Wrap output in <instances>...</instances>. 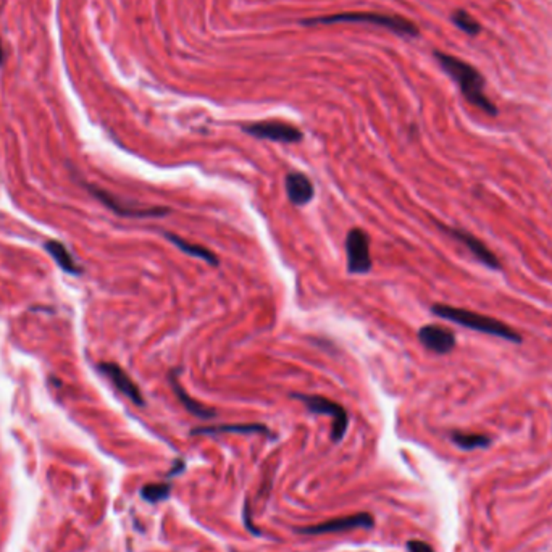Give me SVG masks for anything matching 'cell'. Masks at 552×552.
I'll return each instance as SVG.
<instances>
[{"instance_id": "6da1fadb", "label": "cell", "mask_w": 552, "mask_h": 552, "mask_svg": "<svg viewBox=\"0 0 552 552\" xmlns=\"http://www.w3.org/2000/svg\"><path fill=\"white\" fill-rule=\"evenodd\" d=\"M436 58L439 60L443 70L448 73L455 82H457L463 97L470 102V104L478 107V109H481L483 111H486L488 115L497 113L496 107L493 105V102L488 99L486 94H484L483 76L479 75L472 65L462 62L460 58L445 55V53H436Z\"/></svg>"}, {"instance_id": "7a4b0ae2", "label": "cell", "mask_w": 552, "mask_h": 552, "mask_svg": "<svg viewBox=\"0 0 552 552\" xmlns=\"http://www.w3.org/2000/svg\"><path fill=\"white\" fill-rule=\"evenodd\" d=\"M431 312L438 315L441 318L449 320V322L462 324V326L468 329H473V331L491 334V336L507 339V341L510 342H517V344L522 342L520 334L497 318L486 317V315L472 312V310L467 309L450 307V305H444V304L433 305V307H431Z\"/></svg>"}, {"instance_id": "3957f363", "label": "cell", "mask_w": 552, "mask_h": 552, "mask_svg": "<svg viewBox=\"0 0 552 552\" xmlns=\"http://www.w3.org/2000/svg\"><path fill=\"white\" fill-rule=\"evenodd\" d=\"M304 26H315V24H334V23H367L373 26L386 28L389 31H394L401 36H416L418 28L409 19L397 17V15H383V13H367V12H347V13H336L329 17H318V18H307L300 21Z\"/></svg>"}, {"instance_id": "277c9868", "label": "cell", "mask_w": 552, "mask_h": 552, "mask_svg": "<svg viewBox=\"0 0 552 552\" xmlns=\"http://www.w3.org/2000/svg\"><path fill=\"white\" fill-rule=\"evenodd\" d=\"M293 399H297L300 402H304L305 407L312 412V414L317 415H328L333 418V426H331V439L334 443H339L346 434L347 426H349V415L346 409L338 402H334L331 399L324 396L318 394H302V392H293L291 394Z\"/></svg>"}, {"instance_id": "5b68a950", "label": "cell", "mask_w": 552, "mask_h": 552, "mask_svg": "<svg viewBox=\"0 0 552 552\" xmlns=\"http://www.w3.org/2000/svg\"><path fill=\"white\" fill-rule=\"evenodd\" d=\"M241 129L246 134L257 139L273 140V142L281 144H297L302 140V131L295 126L284 123L278 120H265V121H254V123L241 125Z\"/></svg>"}, {"instance_id": "8992f818", "label": "cell", "mask_w": 552, "mask_h": 552, "mask_svg": "<svg viewBox=\"0 0 552 552\" xmlns=\"http://www.w3.org/2000/svg\"><path fill=\"white\" fill-rule=\"evenodd\" d=\"M347 271L351 275H367L371 270L370 236L362 228H352L346 236Z\"/></svg>"}, {"instance_id": "52a82bcc", "label": "cell", "mask_w": 552, "mask_h": 552, "mask_svg": "<svg viewBox=\"0 0 552 552\" xmlns=\"http://www.w3.org/2000/svg\"><path fill=\"white\" fill-rule=\"evenodd\" d=\"M87 189L92 192V196L99 199V201L104 203L105 207H109L110 210H113L115 213H118L121 217H129V218H160V217H167L172 213V208L168 207H142V205H131V203L121 202L120 199H116L111 194L102 191V189H97L94 186H87Z\"/></svg>"}, {"instance_id": "ba28073f", "label": "cell", "mask_w": 552, "mask_h": 552, "mask_svg": "<svg viewBox=\"0 0 552 552\" xmlns=\"http://www.w3.org/2000/svg\"><path fill=\"white\" fill-rule=\"evenodd\" d=\"M373 517L367 512L356 513L342 518H333V520L323 522L320 525L297 528V533L302 535H326V533H339V531H351L358 530V528H371Z\"/></svg>"}, {"instance_id": "9c48e42d", "label": "cell", "mask_w": 552, "mask_h": 552, "mask_svg": "<svg viewBox=\"0 0 552 552\" xmlns=\"http://www.w3.org/2000/svg\"><path fill=\"white\" fill-rule=\"evenodd\" d=\"M99 371L104 375L107 380H109L111 385H113L116 389H118L121 394L128 397V399L133 402V404L142 407L145 405V401L142 397V392H140L139 386L131 380V376L126 373L123 368H121L118 363L113 362H102L97 365Z\"/></svg>"}, {"instance_id": "30bf717a", "label": "cell", "mask_w": 552, "mask_h": 552, "mask_svg": "<svg viewBox=\"0 0 552 552\" xmlns=\"http://www.w3.org/2000/svg\"><path fill=\"white\" fill-rule=\"evenodd\" d=\"M418 341L428 351L444 356L455 347V334L443 324H425L418 329Z\"/></svg>"}, {"instance_id": "8fae6325", "label": "cell", "mask_w": 552, "mask_h": 552, "mask_svg": "<svg viewBox=\"0 0 552 552\" xmlns=\"http://www.w3.org/2000/svg\"><path fill=\"white\" fill-rule=\"evenodd\" d=\"M438 226L443 231L448 232V234L452 236L455 241L462 242V244L467 247L470 252H472L473 257H477V259L481 261L483 265H486L488 268H493V270L501 268V261H499L497 257L494 255L493 252L489 250V247L484 246V242L479 241L477 236L470 234V232L463 231V230H457V228L444 226V225H441V223H438Z\"/></svg>"}, {"instance_id": "7c38bea8", "label": "cell", "mask_w": 552, "mask_h": 552, "mask_svg": "<svg viewBox=\"0 0 552 552\" xmlns=\"http://www.w3.org/2000/svg\"><path fill=\"white\" fill-rule=\"evenodd\" d=\"M286 196L293 205L302 207L315 196V187L307 174L302 172H289L284 178Z\"/></svg>"}, {"instance_id": "4fadbf2b", "label": "cell", "mask_w": 552, "mask_h": 552, "mask_svg": "<svg viewBox=\"0 0 552 552\" xmlns=\"http://www.w3.org/2000/svg\"><path fill=\"white\" fill-rule=\"evenodd\" d=\"M178 373H179V370L168 371V383H169V386H172V389L174 392V396H176V399L181 402V405L184 407V409H186L189 414L194 415V416H197V418H201V420L215 418L217 410L201 404V402H197L196 399H192V397L187 394V391L181 386V383H179Z\"/></svg>"}, {"instance_id": "5bb4252c", "label": "cell", "mask_w": 552, "mask_h": 552, "mask_svg": "<svg viewBox=\"0 0 552 552\" xmlns=\"http://www.w3.org/2000/svg\"><path fill=\"white\" fill-rule=\"evenodd\" d=\"M220 433H239V434H266L273 436L271 431L261 423H232V425H212V426H199L191 431L192 436L196 434H220Z\"/></svg>"}, {"instance_id": "9a60e30c", "label": "cell", "mask_w": 552, "mask_h": 552, "mask_svg": "<svg viewBox=\"0 0 552 552\" xmlns=\"http://www.w3.org/2000/svg\"><path fill=\"white\" fill-rule=\"evenodd\" d=\"M163 236L167 237L172 244L176 246L179 250L184 252L186 255L201 259L203 261H207V264L212 266H218V264H220V260H218L215 252L208 249V247H203L201 244H192V242H189L186 237H181V236L174 234V232H169V231H163Z\"/></svg>"}, {"instance_id": "2e32d148", "label": "cell", "mask_w": 552, "mask_h": 552, "mask_svg": "<svg viewBox=\"0 0 552 552\" xmlns=\"http://www.w3.org/2000/svg\"><path fill=\"white\" fill-rule=\"evenodd\" d=\"M46 250L53 257V260L57 261L58 266H60L62 270H65L66 273L70 275H80L81 273V268L77 266L76 260L73 259L70 252L65 246L62 244V242L58 241H47L46 242Z\"/></svg>"}, {"instance_id": "e0dca14e", "label": "cell", "mask_w": 552, "mask_h": 552, "mask_svg": "<svg viewBox=\"0 0 552 552\" xmlns=\"http://www.w3.org/2000/svg\"><path fill=\"white\" fill-rule=\"evenodd\" d=\"M450 439H452V443L455 445H459V448L463 450L483 449L491 444V439H489L488 436L475 434V433H460V431H455V433L450 434Z\"/></svg>"}, {"instance_id": "ac0fdd59", "label": "cell", "mask_w": 552, "mask_h": 552, "mask_svg": "<svg viewBox=\"0 0 552 552\" xmlns=\"http://www.w3.org/2000/svg\"><path fill=\"white\" fill-rule=\"evenodd\" d=\"M169 493H172L169 484L154 483V484H147V486H144L142 491H140V496H142L147 502L155 504V502H160V501H165V499H168Z\"/></svg>"}, {"instance_id": "d6986e66", "label": "cell", "mask_w": 552, "mask_h": 552, "mask_svg": "<svg viewBox=\"0 0 552 552\" xmlns=\"http://www.w3.org/2000/svg\"><path fill=\"white\" fill-rule=\"evenodd\" d=\"M452 21L455 23V26H459L462 31H465L470 36H475V34L479 33V24L477 19H475L472 15H468L463 10H457L452 15Z\"/></svg>"}, {"instance_id": "ffe728a7", "label": "cell", "mask_w": 552, "mask_h": 552, "mask_svg": "<svg viewBox=\"0 0 552 552\" xmlns=\"http://www.w3.org/2000/svg\"><path fill=\"white\" fill-rule=\"evenodd\" d=\"M407 547H409L410 552H433L430 544H426V542L418 541V540L409 541L407 542Z\"/></svg>"}, {"instance_id": "44dd1931", "label": "cell", "mask_w": 552, "mask_h": 552, "mask_svg": "<svg viewBox=\"0 0 552 552\" xmlns=\"http://www.w3.org/2000/svg\"><path fill=\"white\" fill-rule=\"evenodd\" d=\"M183 470H184V462H183V460H178L176 467L172 468V472L168 473V477H174V475H178L179 472H183Z\"/></svg>"}, {"instance_id": "7402d4cb", "label": "cell", "mask_w": 552, "mask_h": 552, "mask_svg": "<svg viewBox=\"0 0 552 552\" xmlns=\"http://www.w3.org/2000/svg\"><path fill=\"white\" fill-rule=\"evenodd\" d=\"M3 62V52H2V47H0V63Z\"/></svg>"}]
</instances>
